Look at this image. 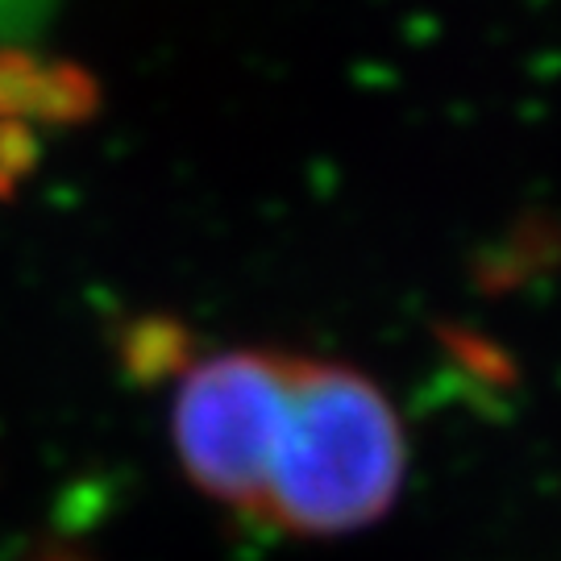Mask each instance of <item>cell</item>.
Segmentation results:
<instances>
[{"mask_svg":"<svg viewBox=\"0 0 561 561\" xmlns=\"http://www.w3.org/2000/svg\"><path fill=\"white\" fill-rule=\"evenodd\" d=\"M408 474V437L379 382L345 362L296 358L259 524L345 537L379 524Z\"/></svg>","mask_w":561,"mask_h":561,"instance_id":"6da1fadb","label":"cell"},{"mask_svg":"<svg viewBox=\"0 0 561 561\" xmlns=\"http://www.w3.org/2000/svg\"><path fill=\"white\" fill-rule=\"evenodd\" d=\"M296 354L229 350L183 370L171 433L187 479L208 500L259 520Z\"/></svg>","mask_w":561,"mask_h":561,"instance_id":"7a4b0ae2","label":"cell"},{"mask_svg":"<svg viewBox=\"0 0 561 561\" xmlns=\"http://www.w3.org/2000/svg\"><path fill=\"white\" fill-rule=\"evenodd\" d=\"M96 80L76 62L38 50H0V121L13 125H80L96 113Z\"/></svg>","mask_w":561,"mask_h":561,"instance_id":"3957f363","label":"cell"},{"mask_svg":"<svg viewBox=\"0 0 561 561\" xmlns=\"http://www.w3.org/2000/svg\"><path fill=\"white\" fill-rule=\"evenodd\" d=\"M121 375L138 387H154L167 375H180L192 362V337L180 321L167 317H141L129 321L117 345Z\"/></svg>","mask_w":561,"mask_h":561,"instance_id":"277c9868","label":"cell"},{"mask_svg":"<svg viewBox=\"0 0 561 561\" xmlns=\"http://www.w3.org/2000/svg\"><path fill=\"white\" fill-rule=\"evenodd\" d=\"M67 0H0V50H38Z\"/></svg>","mask_w":561,"mask_h":561,"instance_id":"5b68a950","label":"cell"},{"mask_svg":"<svg viewBox=\"0 0 561 561\" xmlns=\"http://www.w3.org/2000/svg\"><path fill=\"white\" fill-rule=\"evenodd\" d=\"M34 561H88V558H80V553H67V549H42Z\"/></svg>","mask_w":561,"mask_h":561,"instance_id":"8992f818","label":"cell"}]
</instances>
